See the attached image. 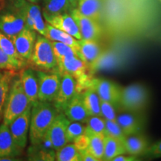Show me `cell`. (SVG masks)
<instances>
[{
    "label": "cell",
    "instance_id": "6da1fadb",
    "mask_svg": "<svg viewBox=\"0 0 161 161\" xmlns=\"http://www.w3.org/2000/svg\"><path fill=\"white\" fill-rule=\"evenodd\" d=\"M156 1L102 0L101 25L115 39L151 37L159 16Z\"/></svg>",
    "mask_w": 161,
    "mask_h": 161
},
{
    "label": "cell",
    "instance_id": "7a4b0ae2",
    "mask_svg": "<svg viewBox=\"0 0 161 161\" xmlns=\"http://www.w3.org/2000/svg\"><path fill=\"white\" fill-rule=\"evenodd\" d=\"M58 113L52 102L37 100L32 104L29 134L31 146H37L43 142Z\"/></svg>",
    "mask_w": 161,
    "mask_h": 161
},
{
    "label": "cell",
    "instance_id": "3957f363",
    "mask_svg": "<svg viewBox=\"0 0 161 161\" xmlns=\"http://www.w3.org/2000/svg\"><path fill=\"white\" fill-rule=\"evenodd\" d=\"M30 105L31 104L24 92L19 75L16 74L12 80L8 96L4 108L3 123L9 125Z\"/></svg>",
    "mask_w": 161,
    "mask_h": 161
},
{
    "label": "cell",
    "instance_id": "277c9868",
    "mask_svg": "<svg viewBox=\"0 0 161 161\" xmlns=\"http://www.w3.org/2000/svg\"><path fill=\"white\" fill-rule=\"evenodd\" d=\"M150 92L142 84H132L121 88L118 105L124 111L140 114L149 104Z\"/></svg>",
    "mask_w": 161,
    "mask_h": 161
},
{
    "label": "cell",
    "instance_id": "5b68a950",
    "mask_svg": "<svg viewBox=\"0 0 161 161\" xmlns=\"http://www.w3.org/2000/svg\"><path fill=\"white\" fill-rule=\"evenodd\" d=\"M25 26L23 11L10 0H3L0 5V31L12 40Z\"/></svg>",
    "mask_w": 161,
    "mask_h": 161
},
{
    "label": "cell",
    "instance_id": "8992f818",
    "mask_svg": "<svg viewBox=\"0 0 161 161\" xmlns=\"http://www.w3.org/2000/svg\"><path fill=\"white\" fill-rule=\"evenodd\" d=\"M29 61L41 71L58 72L57 61L51 40L41 35H37L33 52Z\"/></svg>",
    "mask_w": 161,
    "mask_h": 161
},
{
    "label": "cell",
    "instance_id": "52a82bcc",
    "mask_svg": "<svg viewBox=\"0 0 161 161\" xmlns=\"http://www.w3.org/2000/svg\"><path fill=\"white\" fill-rule=\"evenodd\" d=\"M38 79V100L53 102L58 95L61 75L58 72H48L39 70L36 72Z\"/></svg>",
    "mask_w": 161,
    "mask_h": 161
},
{
    "label": "cell",
    "instance_id": "ba28073f",
    "mask_svg": "<svg viewBox=\"0 0 161 161\" xmlns=\"http://www.w3.org/2000/svg\"><path fill=\"white\" fill-rule=\"evenodd\" d=\"M10 1L23 11L25 17V26L35 30L39 35L46 37V22L43 19V13L41 12V9L38 4L29 3L27 0H10Z\"/></svg>",
    "mask_w": 161,
    "mask_h": 161
},
{
    "label": "cell",
    "instance_id": "9c48e42d",
    "mask_svg": "<svg viewBox=\"0 0 161 161\" xmlns=\"http://www.w3.org/2000/svg\"><path fill=\"white\" fill-rule=\"evenodd\" d=\"M69 14L77 23L82 40H99L103 35V28L99 22L86 17L76 8L71 9Z\"/></svg>",
    "mask_w": 161,
    "mask_h": 161
},
{
    "label": "cell",
    "instance_id": "30bf717a",
    "mask_svg": "<svg viewBox=\"0 0 161 161\" xmlns=\"http://www.w3.org/2000/svg\"><path fill=\"white\" fill-rule=\"evenodd\" d=\"M31 106L28 107L23 114L17 116L8 125L14 141L21 150H23L27 146Z\"/></svg>",
    "mask_w": 161,
    "mask_h": 161
},
{
    "label": "cell",
    "instance_id": "8fae6325",
    "mask_svg": "<svg viewBox=\"0 0 161 161\" xmlns=\"http://www.w3.org/2000/svg\"><path fill=\"white\" fill-rule=\"evenodd\" d=\"M69 120L63 112H59L46 134V137L51 142L55 151L69 143L66 138V129Z\"/></svg>",
    "mask_w": 161,
    "mask_h": 161
},
{
    "label": "cell",
    "instance_id": "7c38bea8",
    "mask_svg": "<svg viewBox=\"0 0 161 161\" xmlns=\"http://www.w3.org/2000/svg\"><path fill=\"white\" fill-rule=\"evenodd\" d=\"M37 38V34L35 30L25 26L12 39L18 55L24 61L28 62L31 58L34 46Z\"/></svg>",
    "mask_w": 161,
    "mask_h": 161
},
{
    "label": "cell",
    "instance_id": "4fadbf2b",
    "mask_svg": "<svg viewBox=\"0 0 161 161\" xmlns=\"http://www.w3.org/2000/svg\"><path fill=\"white\" fill-rule=\"evenodd\" d=\"M90 86L96 90L101 101L118 105L121 87L114 82L101 78H92Z\"/></svg>",
    "mask_w": 161,
    "mask_h": 161
},
{
    "label": "cell",
    "instance_id": "5bb4252c",
    "mask_svg": "<svg viewBox=\"0 0 161 161\" xmlns=\"http://www.w3.org/2000/svg\"><path fill=\"white\" fill-rule=\"evenodd\" d=\"M43 16L46 23L61 31L66 32L75 39L78 40H82L77 23H75V19L70 14L69 12L58 15L43 14Z\"/></svg>",
    "mask_w": 161,
    "mask_h": 161
},
{
    "label": "cell",
    "instance_id": "9a60e30c",
    "mask_svg": "<svg viewBox=\"0 0 161 161\" xmlns=\"http://www.w3.org/2000/svg\"><path fill=\"white\" fill-rule=\"evenodd\" d=\"M76 92V80L69 74L61 75L60 85L58 95L52 103L59 112L63 111L64 108L71 100Z\"/></svg>",
    "mask_w": 161,
    "mask_h": 161
},
{
    "label": "cell",
    "instance_id": "2e32d148",
    "mask_svg": "<svg viewBox=\"0 0 161 161\" xmlns=\"http://www.w3.org/2000/svg\"><path fill=\"white\" fill-rule=\"evenodd\" d=\"M103 53L104 50L98 40H79L77 55L88 66L89 69L99 59Z\"/></svg>",
    "mask_w": 161,
    "mask_h": 161
},
{
    "label": "cell",
    "instance_id": "e0dca14e",
    "mask_svg": "<svg viewBox=\"0 0 161 161\" xmlns=\"http://www.w3.org/2000/svg\"><path fill=\"white\" fill-rule=\"evenodd\" d=\"M62 112L70 122L86 123L90 116L84 104L81 93H76L68 102Z\"/></svg>",
    "mask_w": 161,
    "mask_h": 161
},
{
    "label": "cell",
    "instance_id": "ac0fdd59",
    "mask_svg": "<svg viewBox=\"0 0 161 161\" xmlns=\"http://www.w3.org/2000/svg\"><path fill=\"white\" fill-rule=\"evenodd\" d=\"M21 150L14 141L8 125H0V158L13 157L18 158L22 154Z\"/></svg>",
    "mask_w": 161,
    "mask_h": 161
},
{
    "label": "cell",
    "instance_id": "d6986e66",
    "mask_svg": "<svg viewBox=\"0 0 161 161\" xmlns=\"http://www.w3.org/2000/svg\"><path fill=\"white\" fill-rule=\"evenodd\" d=\"M22 86L30 104L38 100V79L37 73L32 69H23L19 74Z\"/></svg>",
    "mask_w": 161,
    "mask_h": 161
},
{
    "label": "cell",
    "instance_id": "ffe728a7",
    "mask_svg": "<svg viewBox=\"0 0 161 161\" xmlns=\"http://www.w3.org/2000/svg\"><path fill=\"white\" fill-rule=\"evenodd\" d=\"M116 121L125 136L139 134L143 128L144 122L142 119L139 117V114L127 112L119 114Z\"/></svg>",
    "mask_w": 161,
    "mask_h": 161
},
{
    "label": "cell",
    "instance_id": "44dd1931",
    "mask_svg": "<svg viewBox=\"0 0 161 161\" xmlns=\"http://www.w3.org/2000/svg\"><path fill=\"white\" fill-rule=\"evenodd\" d=\"M123 143L127 154L131 155L137 156L144 154L148 148V140L140 133L125 136Z\"/></svg>",
    "mask_w": 161,
    "mask_h": 161
},
{
    "label": "cell",
    "instance_id": "7402d4cb",
    "mask_svg": "<svg viewBox=\"0 0 161 161\" xmlns=\"http://www.w3.org/2000/svg\"><path fill=\"white\" fill-rule=\"evenodd\" d=\"M76 8L83 15L100 23L102 14V0H78Z\"/></svg>",
    "mask_w": 161,
    "mask_h": 161
},
{
    "label": "cell",
    "instance_id": "603a6c76",
    "mask_svg": "<svg viewBox=\"0 0 161 161\" xmlns=\"http://www.w3.org/2000/svg\"><path fill=\"white\" fill-rule=\"evenodd\" d=\"M125 153L123 140L110 136H104V150L102 160L111 161L116 156Z\"/></svg>",
    "mask_w": 161,
    "mask_h": 161
},
{
    "label": "cell",
    "instance_id": "cb8c5ba5",
    "mask_svg": "<svg viewBox=\"0 0 161 161\" xmlns=\"http://www.w3.org/2000/svg\"><path fill=\"white\" fill-rule=\"evenodd\" d=\"M46 37L52 41H58L60 43H65L66 45L71 46L77 52L78 47L79 46V40L75 39L66 32L54 27L46 22Z\"/></svg>",
    "mask_w": 161,
    "mask_h": 161
},
{
    "label": "cell",
    "instance_id": "d4e9b609",
    "mask_svg": "<svg viewBox=\"0 0 161 161\" xmlns=\"http://www.w3.org/2000/svg\"><path fill=\"white\" fill-rule=\"evenodd\" d=\"M84 104L90 116H101V100L96 90L90 86L81 93Z\"/></svg>",
    "mask_w": 161,
    "mask_h": 161
},
{
    "label": "cell",
    "instance_id": "484cf974",
    "mask_svg": "<svg viewBox=\"0 0 161 161\" xmlns=\"http://www.w3.org/2000/svg\"><path fill=\"white\" fill-rule=\"evenodd\" d=\"M15 71L0 69V116H3L4 108L8 96L12 80L16 75Z\"/></svg>",
    "mask_w": 161,
    "mask_h": 161
},
{
    "label": "cell",
    "instance_id": "4316f807",
    "mask_svg": "<svg viewBox=\"0 0 161 161\" xmlns=\"http://www.w3.org/2000/svg\"><path fill=\"white\" fill-rule=\"evenodd\" d=\"M43 14L58 15L68 13L71 6L68 0H43Z\"/></svg>",
    "mask_w": 161,
    "mask_h": 161
},
{
    "label": "cell",
    "instance_id": "83f0119b",
    "mask_svg": "<svg viewBox=\"0 0 161 161\" xmlns=\"http://www.w3.org/2000/svg\"><path fill=\"white\" fill-rule=\"evenodd\" d=\"M58 161H80V151L73 142H69L55 152Z\"/></svg>",
    "mask_w": 161,
    "mask_h": 161
},
{
    "label": "cell",
    "instance_id": "f1b7e54d",
    "mask_svg": "<svg viewBox=\"0 0 161 161\" xmlns=\"http://www.w3.org/2000/svg\"><path fill=\"white\" fill-rule=\"evenodd\" d=\"M89 145L87 149L97 159L98 161L102 160L104 150V134H93L89 136Z\"/></svg>",
    "mask_w": 161,
    "mask_h": 161
},
{
    "label": "cell",
    "instance_id": "f546056e",
    "mask_svg": "<svg viewBox=\"0 0 161 161\" xmlns=\"http://www.w3.org/2000/svg\"><path fill=\"white\" fill-rule=\"evenodd\" d=\"M85 134L88 136L105 133V119L99 116H90L86 122Z\"/></svg>",
    "mask_w": 161,
    "mask_h": 161
},
{
    "label": "cell",
    "instance_id": "4dcf8cb0",
    "mask_svg": "<svg viewBox=\"0 0 161 161\" xmlns=\"http://www.w3.org/2000/svg\"><path fill=\"white\" fill-rule=\"evenodd\" d=\"M25 64L23 60L11 58L0 48V69L17 71L23 69Z\"/></svg>",
    "mask_w": 161,
    "mask_h": 161
},
{
    "label": "cell",
    "instance_id": "1f68e13d",
    "mask_svg": "<svg viewBox=\"0 0 161 161\" xmlns=\"http://www.w3.org/2000/svg\"><path fill=\"white\" fill-rule=\"evenodd\" d=\"M86 124L80 122H69L66 129V138L68 142H73L78 136L85 134Z\"/></svg>",
    "mask_w": 161,
    "mask_h": 161
},
{
    "label": "cell",
    "instance_id": "d6a6232c",
    "mask_svg": "<svg viewBox=\"0 0 161 161\" xmlns=\"http://www.w3.org/2000/svg\"><path fill=\"white\" fill-rule=\"evenodd\" d=\"M0 48L11 58L23 60L18 55L12 40L10 39L8 36L4 35L2 31H0Z\"/></svg>",
    "mask_w": 161,
    "mask_h": 161
},
{
    "label": "cell",
    "instance_id": "836d02e7",
    "mask_svg": "<svg viewBox=\"0 0 161 161\" xmlns=\"http://www.w3.org/2000/svg\"><path fill=\"white\" fill-rule=\"evenodd\" d=\"M104 136H110L120 140H124L125 135L121 127L119 125L116 121L105 119V133Z\"/></svg>",
    "mask_w": 161,
    "mask_h": 161
},
{
    "label": "cell",
    "instance_id": "e575fe53",
    "mask_svg": "<svg viewBox=\"0 0 161 161\" xmlns=\"http://www.w3.org/2000/svg\"><path fill=\"white\" fill-rule=\"evenodd\" d=\"M115 106L110 102L101 101V116H102L104 119L116 121L117 114Z\"/></svg>",
    "mask_w": 161,
    "mask_h": 161
},
{
    "label": "cell",
    "instance_id": "d590c367",
    "mask_svg": "<svg viewBox=\"0 0 161 161\" xmlns=\"http://www.w3.org/2000/svg\"><path fill=\"white\" fill-rule=\"evenodd\" d=\"M146 155L152 158H159L161 157V141L153 144L152 146L148 147L144 153Z\"/></svg>",
    "mask_w": 161,
    "mask_h": 161
},
{
    "label": "cell",
    "instance_id": "8d00e7d4",
    "mask_svg": "<svg viewBox=\"0 0 161 161\" xmlns=\"http://www.w3.org/2000/svg\"><path fill=\"white\" fill-rule=\"evenodd\" d=\"M89 140L90 138L86 134H84L82 135H80L75 139L73 141V143L75 144V146L77 147L78 149L80 151L87 148L88 145H89Z\"/></svg>",
    "mask_w": 161,
    "mask_h": 161
},
{
    "label": "cell",
    "instance_id": "74e56055",
    "mask_svg": "<svg viewBox=\"0 0 161 161\" xmlns=\"http://www.w3.org/2000/svg\"><path fill=\"white\" fill-rule=\"evenodd\" d=\"M80 161H98L95 157L89 152L87 148L80 151Z\"/></svg>",
    "mask_w": 161,
    "mask_h": 161
},
{
    "label": "cell",
    "instance_id": "f35d334b",
    "mask_svg": "<svg viewBox=\"0 0 161 161\" xmlns=\"http://www.w3.org/2000/svg\"><path fill=\"white\" fill-rule=\"evenodd\" d=\"M137 160L138 159L136 158V157L135 155H131V154L128 156L123 155V154H120V155L116 156V158L113 159L114 161H134Z\"/></svg>",
    "mask_w": 161,
    "mask_h": 161
},
{
    "label": "cell",
    "instance_id": "ab89813d",
    "mask_svg": "<svg viewBox=\"0 0 161 161\" xmlns=\"http://www.w3.org/2000/svg\"><path fill=\"white\" fill-rule=\"evenodd\" d=\"M19 159L17 158H13V157H4V158H0V161H17Z\"/></svg>",
    "mask_w": 161,
    "mask_h": 161
},
{
    "label": "cell",
    "instance_id": "60d3db41",
    "mask_svg": "<svg viewBox=\"0 0 161 161\" xmlns=\"http://www.w3.org/2000/svg\"><path fill=\"white\" fill-rule=\"evenodd\" d=\"M69 3L70 4V6H71V8H75L77 7V4H78V0H68Z\"/></svg>",
    "mask_w": 161,
    "mask_h": 161
},
{
    "label": "cell",
    "instance_id": "b9f144b4",
    "mask_svg": "<svg viewBox=\"0 0 161 161\" xmlns=\"http://www.w3.org/2000/svg\"><path fill=\"white\" fill-rule=\"evenodd\" d=\"M27 1L29 2V3H31L34 4H38V3H40V0H27Z\"/></svg>",
    "mask_w": 161,
    "mask_h": 161
},
{
    "label": "cell",
    "instance_id": "7bdbcfd3",
    "mask_svg": "<svg viewBox=\"0 0 161 161\" xmlns=\"http://www.w3.org/2000/svg\"><path fill=\"white\" fill-rule=\"evenodd\" d=\"M2 1H3V0H0V5H1V4H2Z\"/></svg>",
    "mask_w": 161,
    "mask_h": 161
},
{
    "label": "cell",
    "instance_id": "ee69618b",
    "mask_svg": "<svg viewBox=\"0 0 161 161\" xmlns=\"http://www.w3.org/2000/svg\"><path fill=\"white\" fill-rule=\"evenodd\" d=\"M158 2H160V3H161V0H158Z\"/></svg>",
    "mask_w": 161,
    "mask_h": 161
},
{
    "label": "cell",
    "instance_id": "f6af8a7d",
    "mask_svg": "<svg viewBox=\"0 0 161 161\" xmlns=\"http://www.w3.org/2000/svg\"><path fill=\"white\" fill-rule=\"evenodd\" d=\"M0 120H1V116H0Z\"/></svg>",
    "mask_w": 161,
    "mask_h": 161
}]
</instances>
